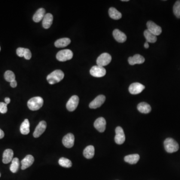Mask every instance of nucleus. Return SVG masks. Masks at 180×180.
<instances>
[{"instance_id": "4be33fe9", "label": "nucleus", "mask_w": 180, "mask_h": 180, "mask_svg": "<svg viewBox=\"0 0 180 180\" xmlns=\"http://www.w3.org/2000/svg\"><path fill=\"white\" fill-rule=\"evenodd\" d=\"M84 156L88 159L93 158L95 155V148L93 146L90 145L87 147L83 152Z\"/></svg>"}, {"instance_id": "ddd939ff", "label": "nucleus", "mask_w": 180, "mask_h": 180, "mask_svg": "<svg viewBox=\"0 0 180 180\" xmlns=\"http://www.w3.org/2000/svg\"><path fill=\"white\" fill-rule=\"evenodd\" d=\"M62 142L64 146L67 148L73 147L74 145V136L71 133H69L63 138Z\"/></svg>"}, {"instance_id": "39448f33", "label": "nucleus", "mask_w": 180, "mask_h": 180, "mask_svg": "<svg viewBox=\"0 0 180 180\" xmlns=\"http://www.w3.org/2000/svg\"><path fill=\"white\" fill-rule=\"evenodd\" d=\"M112 60V57L110 54L107 53L102 54L97 59V65L104 67L110 63Z\"/></svg>"}, {"instance_id": "f257e3e1", "label": "nucleus", "mask_w": 180, "mask_h": 180, "mask_svg": "<svg viewBox=\"0 0 180 180\" xmlns=\"http://www.w3.org/2000/svg\"><path fill=\"white\" fill-rule=\"evenodd\" d=\"M64 74L63 72L60 70H55L51 74H50L47 77V80L49 83L51 85L58 83L64 79Z\"/></svg>"}, {"instance_id": "58836bf2", "label": "nucleus", "mask_w": 180, "mask_h": 180, "mask_svg": "<svg viewBox=\"0 0 180 180\" xmlns=\"http://www.w3.org/2000/svg\"><path fill=\"white\" fill-rule=\"evenodd\" d=\"M122 2H128L129 0H122Z\"/></svg>"}, {"instance_id": "dca6fc26", "label": "nucleus", "mask_w": 180, "mask_h": 180, "mask_svg": "<svg viewBox=\"0 0 180 180\" xmlns=\"http://www.w3.org/2000/svg\"><path fill=\"white\" fill-rule=\"evenodd\" d=\"M145 59L142 56L139 54H136L133 57H130L128 58V62L131 65L135 64H141L144 63Z\"/></svg>"}, {"instance_id": "a19ab883", "label": "nucleus", "mask_w": 180, "mask_h": 180, "mask_svg": "<svg viewBox=\"0 0 180 180\" xmlns=\"http://www.w3.org/2000/svg\"><path fill=\"white\" fill-rule=\"evenodd\" d=\"M0 51H1V47H0Z\"/></svg>"}, {"instance_id": "bb28decb", "label": "nucleus", "mask_w": 180, "mask_h": 180, "mask_svg": "<svg viewBox=\"0 0 180 180\" xmlns=\"http://www.w3.org/2000/svg\"><path fill=\"white\" fill-rule=\"evenodd\" d=\"M144 35L146 38L147 42L151 43H154L157 40V36L153 34L148 30H146L144 32Z\"/></svg>"}, {"instance_id": "0eeeda50", "label": "nucleus", "mask_w": 180, "mask_h": 180, "mask_svg": "<svg viewBox=\"0 0 180 180\" xmlns=\"http://www.w3.org/2000/svg\"><path fill=\"white\" fill-rule=\"evenodd\" d=\"M147 30L156 36L160 35L162 32L161 27L157 25L153 21H148L147 23Z\"/></svg>"}, {"instance_id": "412c9836", "label": "nucleus", "mask_w": 180, "mask_h": 180, "mask_svg": "<svg viewBox=\"0 0 180 180\" xmlns=\"http://www.w3.org/2000/svg\"><path fill=\"white\" fill-rule=\"evenodd\" d=\"M137 109L139 112L143 114H148L151 111L150 105L145 102H142L139 104Z\"/></svg>"}, {"instance_id": "4468645a", "label": "nucleus", "mask_w": 180, "mask_h": 180, "mask_svg": "<svg viewBox=\"0 0 180 180\" xmlns=\"http://www.w3.org/2000/svg\"><path fill=\"white\" fill-rule=\"evenodd\" d=\"M94 127L100 132H104L106 128V121L104 118L100 117L97 119L94 123Z\"/></svg>"}, {"instance_id": "473e14b6", "label": "nucleus", "mask_w": 180, "mask_h": 180, "mask_svg": "<svg viewBox=\"0 0 180 180\" xmlns=\"http://www.w3.org/2000/svg\"><path fill=\"white\" fill-rule=\"evenodd\" d=\"M24 57L26 60H30V59L31 58L32 53L30 50L28 49H25Z\"/></svg>"}, {"instance_id": "c756f323", "label": "nucleus", "mask_w": 180, "mask_h": 180, "mask_svg": "<svg viewBox=\"0 0 180 180\" xmlns=\"http://www.w3.org/2000/svg\"><path fill=\"white\" fill-rule=\"evenodd\" d=\"M4 78L7 82H11L15 80V75L14 73L11 71H7L5 73Z\"/></svg>"}, {"instance_id": "7c9ffc66", "label": "nucleus", "mask_w": 180, "mask_h": 180, "mask_svg": "<svg viewBox=\"0 0 180 180\" xmlns=\"http://www.w3.org/2000/svg\"><path fill=\"white\" fill-rule=\"evenodd\" d=\"M173 12L177 18H180V1L176 2L173 7Z\"/></svg>"}, {"instance_id": "4c0bfd02", "label": "nucleus", "mask_w": 180, "mask_h": 180, "mask_svg": "<svg viewBox=\"0 0 180 180\" xmlns=\"http://www.w3.org/2000/svg\"><path fill=\"white\" fill-rule=\"evenodd\" d=\"M144 47H145V48H146V49H148V48H149V44H148V42H147V41H146V43H145Z\"/></svg>"}, {"instance_id": "393cba45", "label": "nucleus", "mask_w": 180, "mask_h": 180, "mask_svg": "<svg viewBox=\"0 0 180 180\" xmlns=\"http://www.w3.org/2000/svg\"><path fill=\"white\" fill-rule=\"evenodd\" d=\"M140 159V156L138 154H132L127 156L124 158L125 162L130 164H135Z\"/></svg>"}, {"instance_id": "9b49d317", "label": "nucleus", "mask_w": 180, "mask_h": 180, "mask_svg": "<svg viewBox=\"0 0 180 180\" xmlns=\"http://www.w3.org/2000/svg\"><path fill=\"white\" fill-rule=\"evenodd\" d=\"M145 87L139 83H134L130 86L129 91L131 94L137 95L140 94L145 89Z\"/></svg>"}, {"instance_id": "f3484780", "label": "nucleus", "mask_w": 180, "mask_h": 180, "mask_svg": "<svg viewBox=\"0 0 180 180\" xmlns=\"http://www.w3.org/2000/svg\"><path fill=\"white\" fill-rule=\"evenodd\" d=\"M113 35L115 40L119 43H124L127 40V36L124 33L118 29H115L113 32Z\"/></svg>"}, {"instance_id": "e433bc0d", "label": "nucleus", "mask_w": 180, "mask_h": 180, "mask_svg": "<svg viewBox=\"0 0 180 180\" xmlns=\"http://www.w3.org/2000/svg\"><path fill=\"white\" fill-rule=\"evenodd\" d=\"M11 100L9 98H6L5 99V102L6 104H9V103H10Z\"/></svg>"}, {"instance_id": "72a5a7b5", "label": "nucleus", "mask_w": 180, "mask_h": 180, "mask_svg": "<svg viewBox=\"0 0 180 180\" xmlns=\"http://www.w3.org/2000/svg\"><path fill=\"white\" fill-rule=\"evenodd\" d=\"M26 48H19L17 49L16 53L17 55L20 57H24V53L25 51Z\"/></svg>"}, {"instance_id": "f03ea898", "label": "nucleus", "mask_w": 180, "mask_h": 180, "mask_svg": "<svg viewBox=\"0 0 180 180\" xmlns=\"http://www.w3.org/2000/svg\"><path fill=\"white\" fill-rule=\"evenodd\" d=\"M44 104V100L40 97H33L29 100L27 105L30 110L37 111L42 107Z\"/></svg>"}, {"instance_id": "aec40b11", "label": "nucleus", "mask_w": 180, "mask_h": 180, "mask_svg": "<svg viewBox=\"0 0 180 180\" xmlns=\"http://www.w3.org/2000/svg\"><path fill=\"white\" fill-rule=\"evenodd\" d=\"M45 13L46 11L44 8H40L38 9L36 13L33 16V21H34L35 22H40L43 19L44 17L45 16Z\"/></svg>"}, {"instance_id": "9d476101", "label": "nucleus", "mask_w": 180, "mask_h": 180, "mask_svg": "<svg viewBox=\"0 0 180 180\" xmlns=\"http://www.w3.org/2000/svg\"><path fill=\"white\" fill-rule=\"evenodd\" d=\"M115 141L117 144L121 145L125 141V135L123 129L121 127H117L115 130Z\"/></svg>"}, {"instance_id": "6e6552de", "label": "nucleus", "mask_w": 180, "mask_h": 180, "mask_svg": "<svg viewBox=\"0 0 180 180\" xmlns=\"http://www.w3.org/2000/svg\"><path fill=\"white\" fill-rule=\"evenodd\" d=\"M79 102V98L78 96L76 95L73 96L67 102L66 105L67 110L70 112H73L75 110L78 106Z\"/></svg>"}, {"instance_id": "cd10ccee", "label": "nucleus", "mask_w": 180, "mask_h": 180, "mask_svg": "<svg viewBox=\"0 0 180 180\" xmlns=\"http://www.w3.org/2000/svg\"><path fill=\"white\" fill-rule=\"evenodd\" d=\"M20 166V161L19 159L17 158H14L12 161V164L11 165L10 169L12 173H15L17 172Z\"/></svg>"}, {"instance_id": "2eb2a0df", "label": "nucleus", "mask_w": 180, "mask_h": 180, "mask_svg": "<svg viewBox=\"0 0 180 180\" xmlns=\"http://www.w3.org/2000/svg\"><path fill=\"white\" fill-rule=\"evenodd\" d=\"M34 162V158L33 156L31 155H28L26 156L25 158L21 161L22 170H25L29 167H30L33 164Z\"/></svg>"}, {"instance_id": "6ab92c4d", "label": "nucleus", "mask_w": 180, "mask_h": 180, "mask_svg": "<svg viewBox=\"0 0 180 180\" xmlns=\"http://www.w3.org/2000/svg\"><path fill=\"white\" fill-rule=\"evenodd\" d=\"M53 21V16L51 14L48 13L45 14L42 22L43 27L46 29L49 28L52 24Z\"/></svg>"}, {"instance_id": "1a4fd4ad", "label": "nucleus", "mask_w": 180, "mask_h": 180, "mask_svg": "<svg viewBox=\"0 0 180 180\" xmlns=\"http://www.w3.org/2000/svg\"><path fill=\"white\" fill-rule=\"evenodd\" d=\"M106 100V97L103 95L97 96L89 105V107L91 109H97L99 108L104 103Z\"/></svg>"}, {"instance_id": "20e7f679", "label": "nucleus", "mask_w": 180, "mask_h": 180, "mask_svg": "<svg viewBox=\"0 0 180 180\" xmlns=\"http://www.w3.org/2000/svg\"><path fill=\"white\" fill-rule=\"evenodd\" d=\"M73 57L72 51L69 49L61 50L57 53L56 55L57 60L60 62H65L71 60Z\"/></svg>"}, {"instance_id": "2f4dec72", "label": "nucleus", "mask_w": 180, "mask_h": 180, "mask_svg": "<svg viewBox=\"0 0 180 180\" xmlns=\"http://www.w3.org/2000/svg\"><path fill=\"white\" fill-rule=\"evenodd\" d=\"M7 104L5 103L0 102V113L5 114L7 112Z\"/></svg>"}, {"instance_id": "7ed1b4c3", "label": "nucleus", "mask_w": 180, "mask_h": 180, "mask_svg": "<svg viewBox=\"0 0 180 180\" xmlns=\"http://www.w3.org/2000/svg\"><path fill=\"white\" fill-rule=\"evenodd\" d=\"M164 144L166 151L169 153L177 152L179 149V144L173 139H166L164 141Z\"/></svg>"}, {"instance_id": "f8f14e48", "label": "nucleus", "mask_w": 180, "mask_h": 180, "mask_svg": "<svg viewBox=\"0 0 180 180\" xmlns=\"http://www.w3.org/2000/svg\"><path fill=\"white\" fill-rule=\"evenodd\" d=\"M47 123L44 121H42L39 123L36 129L35 130L34 132L33 133V136L35 138H38L42 134H43L46 129Z\"/></svg>"}, {"instance_id": "a211bd4d", "label": "nucleus", "mask_w": 180, "mask_h": 180, "mask_svg": "<svg viewBox=\"0 0 180 180\" xmlns=\"http://www.w3.org/2000/svg\"><path fill=\"white\" fill-rule=\"evenodd\" d=\"M14 152L11 149H7L5 151L3 155V162L8 164L13 159Z\"/></svg>"}, {"instance_id": "a878e982", "label": "nucleus", "mask_w": 180, "mask_h": 180, "mask_svg": "<svg viewBox=\"0 0 180 180\" xmlns=\"http://www.w3.org/2000/svg\"><path fill=\"white\" fill-rule=\"evenodd\" d=\"M109 16L114 20H119L122 18V14L115 8H110L109 10Z\"/></svg>"}, {"instance_id": "b1692460", "label": "nucleus", "mask_w": 180, "mask_h": 180, "mask_svg": "<svg viewBox=\"0 0 180 180\" xmlns=\"http://www.w3.org/2000/svg\"><path fill=\"white\" fill-rule=\"evenodd\" d=\"M20 132L23 135H28L30 133V123L28 120L25 119L21 124Z\"/></svg>"}, {"instance_id": "ea45409f", "label": "nucleus", "mask_w": 180, "mask_h": 180, "mask_svg": "<svg viewBox=\"0 0 180 180\" xmlns=\"http://www.w3.org/2000/svg\"><path fill=\"white\" fill-rule=\"evenodd\" d=\"M0 177H1V173H0Z\"/></svg>"}, {"instance_id": "f704fd0d", "label": "nucleus", "mask_w": 180, "mask_h": 180, "mask_svg": "<svg viewBox=\"0 0 180 180\" xmlns=\"http://www.w3.org/2000/svg\"><path fill=\"white\" fill-rule=\"evenodd\" d=\"M10 86L12 88H16L17 86V83L16 80H14L10 82Z\"/></svg>"}, {"instance_id": "c9c22d12", "label": "nucleus", "mask_w": 180, "mask_h": 180, "mask_svg": "<svg viewBox=\"0 0 180 180\" xmlns=\"http://www.w3.org/2000/svg\"><path fill=\"white\" fill-rule=\"evenodd\" d=\"M4 132H3V130H2L0 129V139H3V138L4 137Z\"/></svg>"}, {"instance_id": "5701e85b", "label": "nucleus", "mask_w": 180, "mask_h": 180, "mask_svg": "<svg viewBox=\"0 0 180 180\" xmlns=\"http://www.w3.org/2000/svg\"><path fill=\"white\" fill-rule=\"evenodd\" d=\"M71 43V40L68 38L59 39L55 43V46L57 48H64Z\"/></svg>"}, {"instance_id": "c85d7f7f", "label": "nucleus", "mask_w": 180, "mask_h": 180, "mask_svg": "<svg viewBox=\"0 0 180 180\" xmlns=\"http://www.w3.org/2000/svg\"><path fill=\"white\" fill-rule=\"evenodd\" d=\"M59 164L64 168H70L72 166V163L70 160L65 158H61L59 160Z\"/></svg>"}, {"instance_id": "423d86ee", "label": "nucleus", "mask_w": 180, "mask_h": 180, "mask_svg": "<svg viewBox=\"0 0 180 180\" xmlns=\"http://www.w3.org/2000/svg\"><path fill=\"white\" fill-rule=\"evenodd\" d=\"M90 74L94 77L101 78L105 76L106 70L103 67L94 66L90 70Z\"/></svg>"}]
</instances>
